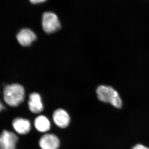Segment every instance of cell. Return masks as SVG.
<instances>
[{
	"label": "cell",
	"instance_id": "1",
	"mask_svg": "<svg viewBox=\"0 0 149 149\" xmlns=\"http://www.w3.org/2000/svg\"><path fill=\"white\" fill-rule=\"evenodd\" d=\"M96 93L98 98L101 101L111 104L116 108L122 107V100L117 91L112 87L100 85L97 88Z\"/></svg>",
	"mask_w": 149,
	"mask_h": 149
},
{
	"label": "cell",
	"instance_id": "2",
	"mask_svg": "<svg viewBox=\"0 0 149 149\" xmlns=\"http://www.w3.org/2000/svg\"><path fill=\"white\" fill-rule=\"evenodd\" d=\"M5 101L11 107H17L23 102L25 96L24 88L18 84L8 85L4 90Z\"/></svg>",
	"mask_w": 149,
	"mask_h": 149
},
{
	"label": "cell",
	"instance_id": "3",
	"mask_svg": "<svg viewBox=\"0 0 149 149\" xmlns=\"http://www.w3.org/2000/svg\"><path fill=\"white\" fill-rule=\"evenodd\" d=\"M42 25L44 31L48 34L57 32L61 27L58 17L55 14L51 12H47L43 14Z\"/></svg>",
	"mask_w": 149,
	"mask_h": 149
},
{
	"label": "cell",
	"instance_id": "4",
	"mask_svg": "<svg viewBox=\"0 0 149 149\" xmlns=\"http://www.w3.org/2000/svg\"><path fill=\"white\" fill-rule=\"evenodd\" d=\"M18 139L13 132L3 130L0 135V149H16Z\"/></svg>",
	"mask_w": 149,
	"mask_h": 149
},
{
	"label": "cell",
	"instance_id": "5",
	"mask_svg": "<svg viewBox=\"0 0 149 149\" xmlns=\"http://www.w3.org/2000/svg\"><path fill=\"white\" fill-rule=\"evenodd\" d=\"M39 145L42 149H58L60 141L56 135L46 134L41 137Z\"/></svg>",
	"mask_w": 149,
	"mask_h": 149
},
{
	"label": "cell",
	"instance_id": "6",
	"mask_svg": "<svg viewBox=\"0 0 149 149\" xmlns=\"http://www.w3.org/2000/svg\"><path fill=\"white\" fill-rule=\"evenodd\" d=\"M54 122L57 126L61 128H65L69 125L70 117L64 110L59 109L54 112L53 115Z\"/></svg>",
	"mask_w": 149,
	"mask_h": 149
},
{
	"label": "cell",
	"instance_id": "7",
	"mask_svg": "<svg viewBox=\"0 0 149 149\" xmlns=\"http://www.w3.org/2000/svg\"><path fill=\"white\" fill-rule=\"evenodd\" d=\"M19 43L23 47H28L36 40L37 36L31 29H22L17 36Z\"/></svg>",
	"mask_w": 149,
	"mask_h": 149
},
{
	"label": "cell",
	"instance_id": "8",
	"mask_svg": "<svg viewBox=\"0 0 149 149\" xmlns=\"http://www.w3.org/2000/svg\"><path fill=\"white\" fill-rule=\"evenodd\" d=\"M12 125L17 133L21 135L27 134L31 130V125L30 121L28 119L22 118H17L14 119Z\"/></svg>",
	"mask_w": 149,
	"mask_h": 149
},
{
	"label": "cell",
	"instance_id": "9",
	"mask_svg": "<svg viewBox=\"0 0 149 149\" xmlns=\"http://www.w3.org/2000/svg\"><path fill=\"white\" fill-rule=\"evenodd\" d=\"M28 106L30 111L33 113H38L42 111L44 106L41 96L38 93H34L30 94Z\"/></svg>",
	"mask_w": 149,
	"mask_h": 149
},
{
	"label": "cell",
	"instance_id": "10",
	"mask_svg": "<svg viewBox=\"0 0 149 149\" xmlns=\"http://www.w3.org/2000/svg\"><path fill=\"white\" fill-rule=\"evenodd\" d=\"M35 128L40 132H46L50 129L51 123L45 116L40 115L36 118L34 121Z\"/></svg>",
	"mask_w": 149,
	"mask_h": 149
},
{
	"label": "cell",
	"instance_id": "11",
	"mask_svg": "<svg viewBox=\"0 0 149 149\" xmlns=\"http://www.w3.org/2000/svg\"><path fill=\"white\" fill-rule=\"evenodd\" d=\"M132 149H149V148L143 145L139 144H137L135 146L133 147Z\"/></svg>",
	"mask_w": 149,
	"mask_h": 149
},
{
	"label": "cell",
	"instance_id": "12",
	"mask_svg": "<svg viewBox=\"0 0 149 149\" xmlns=\"http://www.w3.org/2000/svg\"><path fill=\"white\" fill-rule=\"evenodd\" d=\"M29 1L33 4L41 3L46 1L47 0H29Z\"/></svg>",
	"mask_w": 149,
	"mask_h": 149
},
{
	"label": "cell",
	"instance_id": "13",
	"mask_svg": "<svg viewBox=\"0 0 149 149\" xmlns=\"http://www.w3.org/2000/svg\"><path fill=\"white\" fill-rule=\"evenodd\" d=\"M3 106L2 105V104L0 102V111H1L2 110H3Z\"/></svg>",
	"mask_w": 149,
	"mask_h": 149
}]
</instances>
